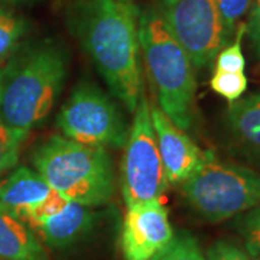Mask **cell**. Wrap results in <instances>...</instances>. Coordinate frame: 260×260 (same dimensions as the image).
Returning <instances> with one entry per match:
<instances>
[{"mask_svg":"<svg viewBox=\"0 0 260 260\" xmlns=\"http://www.w3.org/2000/svg\"><path fill=\"white\" fill-rule=\"evenodd\" d=\"M138 19L133 0H85L77 15L84 49L113 95L130 113L143 93Z\"/></svg>","mask_w":260,"mask_h":260,"instance_id":"6da1fadb","label":"cell"},{"mask_svg":"<svg viewBox=\"0 0 260 260\" xmlns=\"http://www.w3.org/2000/svg\"><path fill=\"white\" fill-rule=\"evenodd\" d=\"M67 65L65 51L52 41L20 51L0 71V124L25 139L55 106Z\"/></svg>","mask_w":260,"mask_h":260,"instance_id":"7a4b0ae2","label":"cell"},{"mask_svg":"<svg viewBox=\"0 0 260 260\" xmlns=\"http://www.w3.org/2000/svg\"><path fill=\"white\" fill-rule=\"evenodd\" d=\"M140 54L156 106L179 129H191L195 117V67L155 8L139 12Z\"/></svg>","mask_w":260,"mask_h":260,"instance_id":"3957f363","label":"cell"},{"mask_svg":"<svg viewBox=\"0 0 260 260\" xmlns=\"http://www.w3.org/2000/svg\"><path fill=\"white\" fill-rule=\"evenodd\" d=\"M34 168L56 192L85 207L109 204L116 192V174L107 149L84 145L62 135L39 145Z\"/></svg>","mask_w":260,"mask_h":260,"instance_id":"277c9868","label":"cell"},{"mask_svg":"<svg viewBox=\"0 0 260 260\" xmlns=\"http://www.w3.org/2000/svg\"><path fill=\"white\" fill-rule=\"evenodd\" d=\"M186 205L201 220L217 224L260 205V174L205 152L201 165L181 184Z\"/></svg>","mask_w":260,"mask_h":260,"instance_id":"5b68a950","label":"cell"},{"mask_svg":"<svg viewBox=\"0 0 260 260\" xmlns=\"http://www.w3.org/2000/svg\"><path fill=\"white\" fill-rule=\"evenodd\" d=\"M168 185L150 119V103L143 91L133 112V121L129 127L121 160L120 189L123 201L126 207H132L162 200Z\"/></svg>","mask_w":260,"mask_h":260,"instance_id":"8992f818","label":"cell"},{"mask_svg":"<svg viewBox=\"0 0 260 260\" xmlns=\"http://www.w3.org/2000/svg\"><path fill=\"white\" fill-rule=\"evenodd\" d=\"M56 124L65 138L102 148H124L130 127L114 100L88 81L75 87Z\"/></svg>","mask_w":260,"mask_h":260,"instance_id":"52a82bcc","label":"cell"},{"mask_svg":"<svg viewBox=\"0 0 260 260\" xmlns=\"http://www.w3.org/2000/svg\"><path fill=\"white\" fill-rule=\"evenodd\" d=\"M153 8L185 48L195 70L205 68L229 42L215 0H155Z\"/></svg>","mask_w":260,"mask_h":260,"instance_id":"ba28073f","label":"cell"},{"mask_svg":"<svg viewBox=\"0 0 260 260\" xmlns=\"http://www.w3.org/2000/svg\"><path fill=\"white\" fill-rule=\"evenodd\" d=\"M120 232L124 260H152L174 237L169 211L164 200L126 207Z\"/></svg>","mask_w":260,"mask_h":260,"instance_id":"9c48e42d","label":"cell"},{"mask_svg":"<svg viewBox=\"0 0 260 260\" xmlns=\"http://www.w3.org/2000/svg\"><path fill=\"white\" fill-rule=\"evenodd\" d=\"M0 203L34 225L62 211L68 200L56 192L35 169L19 167L0 181Z\"/></svg>","mask_w":260,"mask_h":260,"instance_id":"30bf717a","label":"cell"},{"mask_svg":"<svg viewBox=\"0 0 260 260\" xmlns=\"http://www.w3.org/2000/svg\"><path fill=\"white\" fill-rule=\"evenodd\" d=\"M150 119L168 184L181 185L201 165L205 152L198 148L185 130L168 119L156 103H150Z\"/></svg>","mask_w":260,"mask_h":260,"instance_id":"8fae6325","label":"cell"},{"mask_svg":"<svg viewBox=\"0 0 260 260\" xmlns=\"http://www.w3.org/2000/svg\"><path fill=\"white\" fill-rule=\"evenodd\" d=\"M224 120L234 148L260 167V90L229 103Z\"/></svg>","mask_w":260,"mask_h":260,"instance_id":"7c38bea8","label":"cell"},{"mask_svg":"<svg viewBox=\"0 0 260 260\" xmlns=\"http://www.w3.org/2000/svg\"><path fill=\"white\" fill-rule=\"evenodd\" d=\"M93 224L94 213L90 207L70 201L62 211L30 227L44 244L52 249H65L81 240L93 229Z\"/></svg>","mask_w":260,"mask_h":260,"instance_id":"4fadbf2b","label":"cell"},{"mask_svg":"<svg viewBox=\"0 0 260 260\" xmlns=\"http://www.w3.org/2000/svg\"><path fill=\"white\" fill-rule=\"evenodd\" d=\"M0 260H49L44 243L32 227L2 203Z\"/></svg>","mask_w":260,"mask_h":260,"instance_id":"5bb4252c","label":"cell"},{"mask_svg":"<svg viewBox=\"0 0 260 260\" xmlns=\"http://www.w3.org/2000/svg\"><path fill=\"white\" fill-rule=\"evenodd\" d=\"M246 35V23L237 28L233 39L225 44L215 55V70L225 73H246V56L243 52V38Z\"/></svg>","mask_w":260,"mask_h":260,"instance_id":"9a60e30c","label":"cell"},{"mask_svg":"<svg viewBox=\"0 0 260 260\" xmlns=\"http://www.w3.org/2000/svg\"><path fill=\"white\" fill-rule=\"evenodd\" d=\"M152 260H207V257L191 233L178 232L167 247Z\"/></svg>","mask_w":260,"mask_h":260,"instance_id":"2e32d148","label":"cell"},{"mask_svg":"<svg viewBox=\"0 0 260 260\" xmlns=\"http://www.w3.org/2000/svg\"><path fill=\"white\" fill-rule=\"evenodd\" d=\"M26 32V23L10 10L0 8V61H3L18 48Z\"/></svg>","mask_w":260,"mask_h":260,"instance_id":"e0dca14e","label":"cell"},{"mask_svg":"<svg viewBox=\"0 0 260 260\" xmlns=\"http://www.w3.org/2000/svg\"><path fill=\"white\" fill-rule=\"evenodd\" d=\"M210 87L214 93L225 99L229 103L242 99L247 91L249 78L246 73H225L214 70L210 80Z\"/></svg>","mask_w":260,"mask_h":260,"instance_id":"ac0fdd59","label":"cell"},{"mask_svg":"<svg viewBox=\"0 0 260 260\" xmlns=\"http://www.w3.org/2000/svg\"><path fill=\"white\" fill-rule=\"evenodd\" d=\"M215 3L221 18L225 38L230 42L237 28L244 22L243 19L250 13L254 0H215Z\"/></svg>","mask_w":260,"mask_h":260,"instance_id":"d6986e66","label":"cell"},{"mask_svg":"<svg viewBox=\"0 0 260 260\" xmlns=\"http://www.w3.org/2000/svg\"><path fill=\"white\" fill-rule=\"evenodd\" d=\"M234 229L242 237L243 246L260 260V205L236 217Z\"/></svg>","mask_w":260,"mask_h":260,"instance_id":"ffe728a7","label":"cell"},{"mask_svg":"<svg viewBox=\"0 0 260 260\" xmlns=\"http://www.w3.org/2000/svg\"><path fill=\"white\" fill-rule=\"evenodd\" d=\"M23 140L0 124V178L18 164L20 145Z\"/></svg>","mask_w":260,"mask_h":260,"instance_id":"44dd1931","label":"cell"},{"mask_svg":"<svg viewBox=\"0 0 260 260\" xmlns=\"http://www.w3.org/2000/svg\"><path fill=\"white\" fill-rule=\"evenodd\" d=\"M205 257L207 260H259L243 244L227 239L214 242L205 251Z\"/></svg>","mask_w":260,"mask_h":260,"instance_id":"7402d4cb","label":"cell"},{"mask_svg":"<svg viewBox=\"0 0 260 260\" xmlns=\"http://www.w3.org/2000/svg\"><path fill=\"white\" fill-rule=\"evenodd\" d=\"M244 23H246V34L250 38L251 45L257 56H260V0H254L249 13V19Z\"/></svg>","mask_w":260,"mask_h":260,"instance_id":"603a6c76","label":"cell"}]
</instances>
